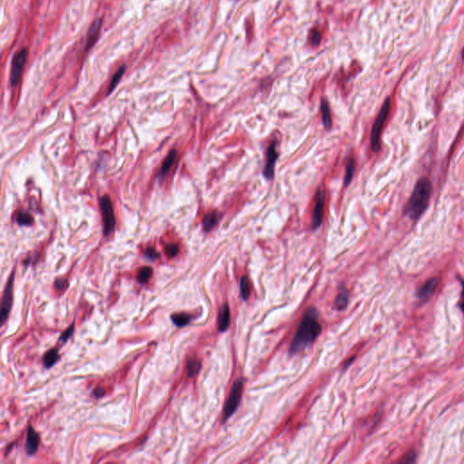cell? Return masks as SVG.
<instances>
[{"instance_id": "6da1fadb", "label": "cell", "mask_w": 464, "mask_h": 464, "mask_svg": "<svg viewBox=\"0 0 464 464\" xmlns=\"http://www.w3.org/2000/svg\"><path fill=\"white\" fill-rule=\"evenodd\" d=\"M316 310L312 309L307 312L290 346V354L294 355L301 352L305 347L315 341V338L319 336L322 328L320 324L316 320Z\"/></svg>"}, {"instance_id": "7a4b0ae2", "label": "cell", "mask_w": 464, "mask_h": 464, "mask_svg": "<svg viewBox=\"0 0 464 464\" xmlns=\"http://www.w3.org/2000/svg\"><path fill=\"white\" fill-rule=\"evenodd\" d=\"M431 194L432 183L426 178H422L417 182L409 202L406 204V215L413 220L419 219L426 210Z\"/></svg>"}, {"instance_id": "3957f363", "label": "cell", "mask_w": 464, "mask_h": 464, "mask_svg": "<svg viewBox=\"0 0 464 464\" xmlns=\"http://www.w3.org/2000/svg\"><path fill=\"white\" fill-rule=\"evenodd\" d=\"M390 108H391V99L387 98L384 102V105L382 107L381 111L379 112L378 117L376 118L375 122L373 123L372 133H371V145L373 152H378L380 149V138L381 133L384 127L386 119L389 115Z\"/></svg>"}, {"instance_id": "277c9868", "label": "cell", "mask_w": 464, "mask_h": 464, "mask_svg": "<svg viewBox=\"0 0 464 464\" xmlns=\"http://www.w3.org/2000/svg\"><path fill=\"white\" fill-rule=\"evenodd\" d=\"M243 386H244V380L242 378L238 379L233 384L232 389L230 391V396L225 405L224 411H223L224 421H227L238 409V406L240 405L241 396H242Z\"/></svg>"}, {"instance_id": "5b68a950", "label": "cell", "mask_w": 464, "mask_h": 464, "mask_svg": "<svg viewBox=\"0 0 464 464\" xmlns=\"http://www.w3.org/2000/svg\"><path fill=\"white\" fill-rule=\"evenodd\" d=\"M28 50L27 48H22L19 52L16 53L12 62V68H11L10 84L12 87L17 86L21 78L22 73L27 62Z\"/></svg>"}, {"instance_id": "8992f818", "label": "cell", "mask_w": 464, "mask_h": 464, "mask_svg": "<svg viewBox=\"0 0 464 464\" xmlns=\"http://www.w3.org/2000/svg\"><path fill=\"white\" fill-rule=\"evenodd\" d=\"M100 207L103 213V232L104 235L108 236L111 234L115 226V219L113 214L111 200L108 196H103L100 200Z\"/></svg>"}, {"instance_id": "52a82bcc", "label": "cell", "mask_w": 464, "mask_h": 464, "mask_svg": "<svg viewBox=\"0 0 464 464\" xmlns=\"http://www.w3.org/2000/svg\"><path fill=\"white\" fill-rule=\"evenodd\" d=\"M13 281H14V273H12L8 282L6 284L5 287V293L3 296L2 299V307H1V315H0V319H1V325L5 323V320L7 319L9 312H10L11 307L13 303Z\"/></svg>"}, {"instance_id": "ba28073f", "label": "cell", "mask_w": 464, "mask_h": 464, "mask_svg": "<svg viewBox=\"0 0 464 464\" xmlns=\"http://www.w3.org/2000/svg\"><path fill=\"white\" fill-rule=\"evenodd\" d=\"M278 159V153L276 150V142H272L267 151V160L263 169V174L267 180H271L274 177V170Z\"/></svg>"}, {"instance_id": "9c48e42d", "label": "cell", "mask_w": 464, "mask_h": 464, "mask_svg": "<svg viewBox=\"0 0 464 464\" xmlns=\"http://www.w3.org/2000/svg\"><path fill=\"white\" fill-rule=\"evenodd\" d=\"M325 207V192L319 190L315 196V207L312 214V224L314 229H317L322 224V218Z\"/></svg>"}, {"instance_id": "30bf717a", "label": "cell", "mask_w": 464, "mask_h": 464, "mask_svg": "<svg viewBox=\"0 0 464 464\" xmlns=\"http://www.w3.org/2000/svg\"><path fill=\"white\" fill-rule=\"evenodd\" d=\"M102 26H103V19L102 18H97L95 21L93 22V24L89 28L88 33H87L86 51H89L96 45L100 31H101Z\"/></svg>"}, {"instance_id": "8fae6325", "label": "cell", "mask_w": 464, "mask_h": 464, "mask_svg": "<svg viewBox=\"0 0 464 464\" xmlns=\"http://www.w3.org/2000/svg\"><path fill=\"white\" fill-rule=\"evenodd\" d=\"M39 443H40V438L38 432L33 429L32 426L28 427L27 443H26V450H27V454L29 455L36 454L39 446Z\"/></svg>"}, {"instance_id": "7c38bea8", "label": "cell", "mask_w": 464, "mask_h": 464, "mask_svg": "<svg viewBox=\"0 0 464 464\" xmlns=\"http://www.w3.org/2000/svg\"><path fill=\"white\" fill-rule=\"evenodd\" d=\"M437 285V278H430L429 280H427L426 282L421 286V288H419V290L417 292V297L420 299H428L435 291Z\"/></svg>"}, {"instance_id": "4fadbf2b", "label": "cell", "mask_w": 464, "mask_h": 464, "mask_svg": "<svg viewBox=\"0 0 464 464\" xmlns=\"http://www.w3.org/2000/svg\"><path fill=\"white\" fill-rule=\"evenodd\" d=\"M230 324V308L227 304H224L219 310V330L224 332L229 328Z\"/></svg>"}, {"instance_id": "5bb4252c", "label": "cell", "mask_w": 464, "mask_h": 464, "mask_svg": "<svg viewBox=\"0 0 464 464\" xmlns=\"http://www.w3.org/2000/svg\"><path fill=\"white\" fill-rule=\"evenodd\" d=\"M219 218H220V215L217 213V212H214V211L213 212L206 214L203 220V226L204 230L205 231H209V230H212L218 223Z\"/></svg>"}, {"instance_id": "9a60e30c", "label": "cell", "mask_w": 464, "mask_h": 464, "mask_svg": "<svg viewBox=\"0 0 464 464\" xmlns=\"http://www.w3.org/2000/svg\"><path fill=\"white\" fill-rule=\"evenodd\" d=\"M321 111H322V120L324 126L326 130H329L332 126V120H331L330 108L328 103L325 99L321 100Z\"/></svg>"}, {"instance_id": "2e32d148", "label": "cell", "mask_w": 464, "mask_h": 464, "mask_svg": "<svg viewBox=\"0 0 464 464\" xmlns=\"http://www.w3.org/2000/svg\"><path fill=\"white\" fill-rule=\"evenodd\" d=\"M177 159V152L175 150H172L171 153L168 155L167 158H166L165 160L163 161L162 165H161V168L160 170V176L163 177L164 175H166L170 169L171 168V166L173 165V163L175 162V160Z\"/></svg>"}, {"instance_id": "e0dca14e", "label": "cell", "mask_w": 464, "mask_h": 464, "mask_svg": "<svg viewBox=\"0 0 464 464\" xmlns=\"http://www.w3.org/2000/svg\"><path fill=\"white\" fill-rule=\"evenodd\" d=\"M125 71H126V65H124V64L122 65V66H120V67L118 68L117 71L115 72V74H114L113 76H112V80H111V82H110V85H109V86H108V91H107V95L111 94V93H112V92L113 91L114 89H115V87L117 86L118 84H119V82L121 81L122 77H123V75H124Z\"/></svg>"}, {"instance_id": "ac0fdd59", "label": "cell", "mask_w": 464, "mask_h": 464, "mask_svg": "<svg viewBox=\"0 0 464 464\" xmlns=\"http://www.w3.org/2000/svg\"><path fill=\"white\" fill-rule=\"evenodd\" d=\"M58 350L55 349V348H53V349H51V350H49L48 352L46 353V355L44 356V364H45V366H46L47 368H50V367L53 366L54 363L58 361Z\"/></svg>"}, {"instance_id": "d6986e66", "label": "cell", "mask_w": 464, "mask_h": 464, "mask_svg": "<svg viewBox=\"0 0 464 464\" xmlns=\"http://www.w3.org/2000/svg\"><path fill=\"white\" fill-rule=\"evenodd\" d=\"M348 304V292L347 289H342L339 294L337 295L336 299V307L338 310H344L347 309Z\"/></svg>"}, {"instance_id": "ffe728a7", "label": "cell", "mask_w": 464, "mask_h": 464, "mask_svg": "<svg viewBox=\"0 0 464 464\" xmlns=\"http://www.w3.org/2000/svg\"><path fill=\"white\" fill-rule=\"evenodd\" d=\"M202 367V363L197 360V359H190L187 363V370H188V375L190 377H194L197 375L200 370Z\"/></svg>"}, {"instance_id": "44dd1931", "label": "cell", "mask_w": 464, "mask_h": 464, "mask_svg": "<svg viewBox=\"0 0 464 464\" xmlns=\"http://www.w3.org/2000/svg\"><path fill=\"white\" fill-rule=\"evenodd\" d=\"M171 321L174 325L182 327L184 325H188L189 322L191 321V316L187 315L185 313H180V314H174L171 316Z\"/></svg>"}, {"instance_id": "7402d4cb", "label": "cell", "mask_w": 464, "mask_h": 464, "mask_svg": "<svg viewBox=\"0 0 464 464\" xmlns=\"http://www.w3.org/2000/svg\"><path fill=\"white\" fill-rule=\"evenodd\" d=\"M240 294L241 297L244 300L250 298L251 295V287H250V281L249 278L246 276H243L240 280Z\"/></svg>"}, {"instance_id": "603a6c76", "label": "cell", "mask_w": 464, "mask_h": 464, "mask_svg": "<svg viewBox=\"0 0 464 464\" xmlns=\"http://www.w3.org/2000/svg\"><path fill=\"white\" fill-rule=\"evenodd\" d=\"M355 169H356V162L355 160H350L347 163V168H346V176H345V185L348 186L349 183L352 181L354 173H355Z\"/></svg>"}, {"instance_id": "cb8c5ba5", "label": "cell", "mask_w": 464, "mask_h": 464, "mask_svg": "<svg viewBox=\"0 0 464 464\" xmlns=\"http://www.w3.org/2000/svg\"><path fill=\"white\" fill-rule=\"evenodd\" d=\"M152 274H153V269L150 267H142L138 272V276H137V278H138V281L142 284H144V283L148 282L150 278L152 277Z\"/></svg>"}, {"instance_id": "d4e9b609", "label": "cell", "mask_w": 464, "mask_h": 464, "mask_svg": "<svg viewBox=\"0 0 464 464\" xmlns=\"http://www.w3.org/2000/svg\"><path fill=\"white\" fill-rule=\"evenodd\" d=\"M16 221L19 225L28 226L33 223V217L27 212H19L16 216Z\"/></svg>"}, {"instance_id": "484cf974", "label": "cell", "mask_w": 464, "mask_h": 464, "mask_svg": "<svg viewBox=\"0 0 464 464\" xmlns=\"http://www.w3.org/2000/svg\"><path fill=\"white\" fill-rule=\"evenodd\" d=\"M74 331H75V326H74V325H70L69 328H67L66 330L64 331V332H63V334L61 335L60 338H59V341L65 343V342L67 341V340L69 339L70 337L72 336L73 333H74Z\"/></svg>"}, {"instance_id": "4316f807", "label": "cell", "mask_w": 464, "mask_h": 464, "mask_svg": "<svg viewBox=\"0 0 464 464\" xmlns=\"http://www.w3.org/2000/svg\"><path fill=\"white\" fill-rule=\"evenodd\" d=\"M179 253V246L172 243L166 247V254L169 257H175Z\"/></svg>"}, {"instance_id": "83f0119b", "label": "cell", "mask_w": 464, "mask_h": 464, "mask_svg": "<svg viewBox=\"0 0 464 464\" xmlns=\"http://www.w3.org/2000/svg\"><path fill=\"white\" fill-rule=\"evenodd\" d=\"M415 458H416V454L413 451H412L409 454H406V456L401 461V463H404V464L413 463V462H415Z\"/></svg>"}, {"instance_id": "f1b7e54d", "label": "cell", "mask_w": 464, "mask_h": 464, "mask_svg": "<svg viewBox=\"0 0 464 464\" xmlns=\"http://www.w3.org/2000/svg\"><path fill=\"white\" fill-rule=\"evenodd\" d=\"M145 255L147 258H149L150 259H155L159 257V254L157 253V251H155V249H152V248H149V249L146 250Z\"/></svg>"}, {"instance_id": "f546056e", "label": "cell", "mask_w": 464, "mask_h": 464, "mask_svg": "<svg viewBox=\"0 0 464 464\" xmlns=\"http://www.w3.org/2000/svg\"><path fill=\"white\" fill-rule=\"evenodd\" d=\"M310 40H311V43L313 44V45H317V44L319 43L321 41L320 33L317 32V31H314V32L312 33V35H311Z\"/></svg>"}, {"instance_id": "4dcf8cb0", "label": "cell", "mask_w": 464, "mask_h": 464, "mask_svg": "<svg viewBox=\"0 0 464 464\" xmlns=\"http://www.w3.org/2000/svg\"><path fill=\"white\" fill-rule=\"evenodd\" d=\"M65 283H66V281L64 279H57L54 285H55V288L59 289V290H61V289H64V287H65Z\"/></svg>"}, {"instance_id": "1f68e13d", "label": "cell", "mask_w": 464, "mask_h": 464, "mask_svg": "<svg viewBox=\"0 0 464 464\" xmlns=\"http://www.w3.org/2000/svg\"><path fill=\"white\" fill-rule=\"evenodd\" d=\"M94 394H95V395H96L97 398H99V397H102V396H103V395H104V394H105V391H104L103 388H97V389L95 390Z\"/></svg>"}, {"instance_id": "d6a6232c", "label": "cell", "mask_w": 464, "mask_h": 464, "mask_svg": "<svg viewBox=\"0 0 464 464\" xmlns=\"http://www.w3.org/2000/svg\"><path fill=\"white\" fill-rule=\"evenodd\" d=\"M461 309L463 310L464 314V282H463V291H462V300H461Z\"/></svg>"}, {"instance_id": "836d02e7", "label": "cell", "mask_w": 464, "mask_h": 464, "mask_svg": "<svg viewBox=\"0 0 464 464\" xmlns=\"http://www.w3.org/2000/svg\"><path fill=\"white\" fill-rule=\"evenodd\" d=\"M463 57H464V49H463Z\"/></svg>"}]
</instances>
